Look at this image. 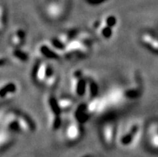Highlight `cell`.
Segmentation results:
<instances>
[{
  "label": "cell",
  "instance_id": "1",
  "mask_svg": "<svg viewBox=\"0 0 158 157\" xmlns=\"http://www.w3.org/2000/svg\"><path fill=\"white\" fill-rule=\"evenodd\" d=\"M70 90L74 98L84 99L86 101L97 98L99 84L93 76L83 69L72 70L69 76Z\"/></svg>",
  "mask_w": 158,
  "mask_h": 157
},
{
  "label": "cell",
  "instance_id": "2",
  "mask_svg": "<svg viewBox=\"0 0 158 157\" xmlns=\"http://www.w3.org/2000/svg\"><path fill=\"white\" fill-rule=\"evenodd\" d=\"M144 123L140 119H129L119 127L116 144L123 149H129L136 146L144 135Z\"/></svg>",
  "mask_w": 158,
  "mask_h": 157
},
{
  "label": "cell",
  "instance_id": "3",
  "mask_svg": "<svg viewBox=\"0 0 158 157\" xmlns=\"http://www.w3.org/2000/svg\"><path fill=\"white\" fill-rule=\"evenodd\" d=\"M3 128L10 133L30 134L35 130V124L30 116L15 109L8 110L2 117Z\"/></svg>",
  "mask_w": 158,
  "mask_h": 157
},
{
  "label": "cell",
  "instance_id": "4",
  "mask_svg": "<svg viewBox=\"0 0 158 157\" xmlns=\"http://www.w3.org/2000/svg\"><path fill=\"white\" fill-rule=\"evenodd\" d=\"M93 38L86 31L76 32L75 36L68 43L65 49L66 58L85 57L91 52Z\"/></svg>",
  "mask_w": 158,
  "mask_h": 157
},
{
  "label": "cell",
  "instance_id": "5",
  "mask_svg": "<svg viewBox=\"0 0 158 157\" xmlns=\"http://www.w3.org/2000/svg\"><path fill=\"white\" fill-rule=\"evenodd\" d=\"M33 77L37 84L48 89L56 88L59 82V75L54 67L46 60H40L35 65Z\"/></svg>",
  "mask_w": 158,
  "mask_h": 157
},
{
  "label": "cell",
  "instance_id": "6",
  "mask_svg": "<svg viewBox=\"0 0 158 157\" xmlns=\"http://www.w3.org/2000/svg\"><path fill=\"white\" fill-rule=\"evenodd\" d=\"M44 104L47 114L48 128L51 131H58L62 127L64 112L59 105L57 96L52 93L47 94L44 96Z\"/></svg>",
  "mask_w": 158,
  "mask_h": 157
},
{
  "label": "cell",
  "instance_id": "7",
  "mask_svg": "<svg viewBox=\"0 0 158 157\" xmlns=\"http://www.w3.org/2000/svg\"><path fill=\"white\" fill-rule=\"evenodd\" d=\"M117 20L114 17H105L93 24L92 29L100 39L108 41L113 38L117 31Z\"/></svg>",
  "mask_w": 158,
  "mask_h": 157
},
{
  "label": "cell",
  "instance_id": "8",
  "mask_svg": "<svg viewBox=\"0 0 158 157\" xmlns=\"http://www.w3.org/2000/svg\"><path fill=\"white\" fill-rule=\"evenodd\" d=\"M35 53L40 60L46 61L58 60L64 57V53L56 48L51 39L43 40L42 42H40L36 47Z\"/></svg>",
  "mask_w": 158,
  "mask_h": 157
},
{
  "label": "cell",
  "instance_id": "9",
  "mask_svg": "<svg viewBox=\"0 0 158 157\" xmlns=\"http://www.w3.org/2000/svg\"><path fill=\"white\" fill-rule=\"evenodd\" d=\"M119 127L114 121H108L104 123L100 128V136L104 145L112 147L116 144Z\"/></svg>",
  "mask_w": 158,
  "mask_h": 157
},
{
  "label": "cell",
  "instance_id": "10",
  "mask_svg": "<svg viewBox=\"0 0 158 157\" xmlns=\"http://www.w3.org/2000/svg\"><path fill=\"white\" fill-rule=\"evenodd\" d=\"M71 119L78 122L80 124H84L90 119L91 115L94 113L91 107L89 101H84L80 104H76L72 109Z\"/></svg>",
  "mask_w": 158,
  "mask_h": 157
},
{
  "label": "cell",
  "instance_id": "11",
  "mask_svg": "<svg viewBox=\"0 0 158 157\" xmlns=\"http://www.w3.org/2000/svg\"><path fill=\"white\" fill-rule=\"evenodd\" d=\"M83 125L70 119L64 128V138L69 143H76L83 137Z\"/></svg>",
  "mask_w": 158,
  "mask_h": 157
},
{
  "label": "cell",
  "instance_id": "12",
  "mask_svg": "<svg viewBox=\"0 0 158 157\" xmlns=\"http://www.w3.org/2000/svg\"><path fill=\"white\" fill-rule=\"evenodd\" d=\"M140 44L152 53L158 54V36L150 31H143L139 35Z\"/></svg>",
  "mask_w": 158,
  "mask_h": 157
},
{
  "label": "cell",
  "instance_id": "13",
  "mask_svg": "<svg viewBox=\"0 0 158 157\" xmlns=\"http://www.w3.org/2000/svg\"><path fill=\"white\" fill-rule=\"evenodd\" d=\"M144 135L148 147L158 151V120H152L144 130Z\"/></svg>",
  "mask_w": 158,
  "mask_h": 157
},
{
  "label": "cell",
  "instance_id": "14",
  "mask_svg": "<svg viewBox=\"0 0 158 157\" xmlns=\"http://www.w3.org/2000/svg\"><path fill=\"white\" fill-rule=\"evenodd\" d=\"M19 86L14 81H6L0 85V100H10L17 95Z\"/></svg>",
  "mask_w": 158,
  "mask_h": 157
},
{
  "label": "cell",
  "instance_id": "15",
  "mask_svg": "<svg viewBox=\"0 0 158 157\" xmlns=\"http://www.w3.org/2000/svg\"><path fill=\"white\" fill-rule=\"evenodd\" d=\"M27 31L23 27H16L10 34L9 41L11 48H22L26 42Z\"/></svg>",
  "mask_w": 158,
  "mask_h": 157
},
{
  "label": "cell",
  "instance_id": "16",
  "mask_svg": "<svg viewBox=\"0 0 158 157\" xmlns=\"http://www.w3.org/2000/svg\"><path fill=\"white\" fill-rule=\"evenodd\" d=\"M58 100V104L60 105V108L62 110L64 113L72 111L76 105V102L73 97H70L68 96H62L57 97Z\"/></svg>",
  "mask_w": 158,
  "mask_h": 157
},
{
  "label": "cell",
  "instance_id": "17",
  "mask_svg": "<svg viewBox=\"0 0 158 157\" xmlns=\"http://www.w3.org/2000/svg\"><path fill=\"white\" fill-rule=\"evenodd\" d=\"M10 56L12 59L20 64L27 63L29 60V54L22 48H11Z\"/></svg>",
  "mask_w": 158,
  "mask_h": 157
},
{
  "label": "cell",
  "instance_id": "18",
  "mask_svg": "<svg viewBox=\"0 0 158 157\" xmlns=\"http://www.w3.org/2000/svg\"><path fill=\"white\" fill-rule=\"evenodd\" d=\"M12 142H13L12 133L5 129L0 131V151L9 147Z\"/></svg>",
  "mask_w": 158,
  "mask_h": 157
},
{
  "label": "cell",
  "instance_id": "19",
  "mask_svg": "<svg viewBox=\"0 0 158 157\" xmlns=\"http://www.w3.org/2000/svg\"><path fill=\"white\" fill-rule=\"evenodd\" d=\"M6 25V14L3 6H0V34L5 31Z\"/></svg>",
  "mask_w": 158,
  "mask_h": 157
},
{
  "label": "cell",
  "instance_id": "20",
  "mask_svg": "<svg viewBox=\"0 0 158 157\" xmlns=\"http://www.w3.org/2000/svg\"><path fill=\"white\" fill-rule=\"evenodd\" d=\"M7 63V59L4 56H0V68H2Z\"/></svg>",
  "mask_w": 158,
  "mask_h": 157
}]
</instances>
